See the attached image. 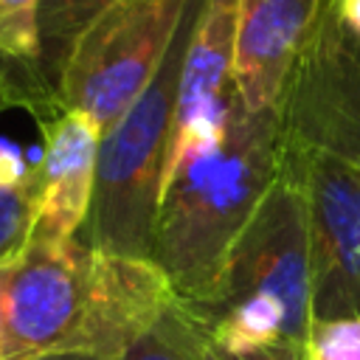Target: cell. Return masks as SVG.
Wrapping results in <instances>:
<instances>
[{"label":"cell","instance_id":"1","mask_svg":"<svg viewBox=\"0 0 360 360\" xmlns=\"http://www.w3.org/2000/svg\"><path fill=\"white\" fill-rule=\"evenodd\" d=\"M174 304V287L149 256L96 250L79 236H31L0 267V352L3 360L115 357Z\"/></svg>","mask_w":360,"mask_h":360},{"label":"cell","instance_id":"2","mask_svg":"<svg viewBox=\"0 0 360 360\" xmlns=\"http://www.w3.org/2000/svg\"><path fill=\"white\" fill-rule=\"evenodd\" d=\"M281 163L278 112H248L239 101L222 138L166 172L149 259L191 312L217 301L228 253Z\"/></svg>","mask_w":360,"mask_h":360},{"label":"cell","instance_id":"3","mask_svg":"<svg viewBox=\"0 0 360 360\" xmlns=\"http://www.w3.org/2000/svg\"><path fill=\"white\" fill-rule=\"evenodd\" d=\"M191 22L194 17L186 14L155 79L101 135L93 205L79 233V239L96 250L149 256Z\"/></svg>","mask_w":360,"mask_h":360},{"label":"cell","instance_id":"4","mask_svg":"<svg viewBox=\"0 0 360 360\" xmlns=\"http://www.w3.org/2000/svg\"><path fill=\"white\" fill-rule=\"evenodd\" d=\"M186 14L188 0H118L104 8L56 70L59 104L87 112L104 135L155 79Z\"/></svg>","mask_w":360,"mask_h":360},{"label":"cell","instance_id":"5","mask_svg":"<svg viewBox=\"0 0 360 360\" xmlns=\"http://www.w3.org/2000/svg\"><path fill=\"white\" fill-rule=\"evenodd\" d=\"M245 301H262L278 309L287 321L290 343L307 346L309 329L315 323L309 233L304 194L287 149L278 177L228 253L217 301L194 315L208 323L217 312Z\"/></svg>","mask_w":360,"mask_h":360},{"label":"cell","instance_id":"6","mask_svg":"<svg viewBox=\"0 0 360 360\" xmlns=\"http://www.w3.org/2000/svg\"><path fill=\"white\" fill-rule=\"evenodd\" d=\"M276 112L290 146L360 163V39L338 22L329 3H323Z\"/></svg>","mask_w":360,"mask_h":360},{"label":"cell","instance_id":"7","mask_svg":"<svg viewBox=\"0 0 360 360\" xmlns=\"http://www.w3.org/2000/svg\"><path fill=\"white\" fill-rule=\"evenodd\" d=\"M309 233L312 318L360 315V163L284 141Z\"/></svg>","mask_w":360,"mask_h":360},{"label":"cell","instance_id":"8","mask_svg":"<svg viewBox=\"0 0 360 360\" xmlns=\"http://www.w3.org/2000/svg\"><path fill=\"white\" fill-rule=\"evenodd\" d=\"M42 152L37 160V219L39 239H76L90 217L101 127L82 110L56 104L37 118Z\"/></svg>","mask_w":360,"mask_h":360},{"label":"cell","instance_id":"9","mask_svg":"<svg viewBox=\"0 0 360 360\" xmlns=\"http://www.w3.org/2000/svg\"><path fill=\"white\" fill-rule=\"evenodd\" d=\"M326 0H236L233 87L248 112L278 107Z\"/></svg>","mask_w":360,"mask_h":360},{"label":"cell","instance_id":"10","mask_svg":"<svg viewBox=\"0 0 360 360\" xmlns=\"http://www.w3.org/2000/svg\"><path fill=\"white\" fill-rule=\"evenodd\" d=\"M236 0H202L191 22V37L180 65L177 110L172 135L225 115L236 96L233 87Z\"/></svg>","mask_w":360,"mask_h":360},{"label":"cell","instance_id":"11","mask_svg":"<svg viewBox=\"0 0 360 360\" xmlns=\"http://www.w3.org/2000/svg\"><path fill=\"white\" fill-rule=\"evenodd\" d=\"M208 329L205 323L186 307L174 304L135 346L115 357H96V354H59L48 360H202L208 349Z\"/></svg>","mask_w":360,"mask_h":360},{"label":"cell","instance_id":"12","mask_svg":"<svg viewBox=\"0 0 360 360\" xmlns=\"http://www.w3.org/2000/svg\"><path fill=\"white\" fill-rule=\"evenodd\" d=\"M112 3L118 0H42L39 6L42 70L51 79V84L76 37Z\"/></svg>","mask_w":360,"mask_h":360},{"label":"cell","instance_id":"13","mask_svg":"<svg viewBox=\"0 0 360 360\" xmlns=\"http://www.w3.org/2000/svg\"><path fill=\"white\" fill-rule=\"evenodd\" d=\"M39 6L42 0H0V56L37 70H42Z\"/></svg>","mask_w":360,"mask_h":360},{"label":"cell","instance_id":"14","mask_svg":"<svg viewBox=\"0 0 360 360\" xmlns=\"http://www.w3.org/2000/svg\"><path fill=\"white\" fill-rule=\"evenodd\" d=\"M37 174L25 183H0V267L17 259L34 236Z\"/></svg>","mask_w":360,"mask_h":360},{"label":"cell","instance_id":"15","mask_svg":"<svg viewBox=\"0 0 360 360\" xmlns=\"http://www.w3.org/2000/svg\"><path fill=\"white\" fill-rule=\"evenodd\" d=\"M56 104V87L42 70L0 56V112L8 107H25L34 118H39Z\"/></svg>","mask_w":360,"mask_h":360},{"label":"cell","instance_id":"16","mask_svg":"<svg viewBox=\"0 0 360 360\" xmlns=\"http://www.w3.org/2000/svg\"><path fill=\"white\" fill-rule=\"evenodd\" d=\"M307 360H360V315L315 321L307 338Z\"/></svg>","mask_w":360,"mask_h":360},{"label":"cell","instance_id":"17","mask_svg":"<svg viewBox=\"0 0 360 360\" xmlns=\"http://www.w3.org/2000/svg\"><path fill=\"white\" fill-rule=\"evenodd\" d=\"M214 349V346H211ZM214 354L219 360H307V346H295V343H273V346H259L250 352H239V354H225L217 352Z\"/></svg>","mask_w":360,"mask_h":360},{"label":"cell","instance_id":"18","mask_svg":"<svg viewBox=\"0 0 360 360\" xmlns=\"http://www.w3.org/2000/svg\"><path fill=\"white\" fill-rule=\"evenodd\" d=\"M338 22L360 39V0H326Z\"/></svg>","mask_w":360,"mask_h":360},{"label":"cell","instance_id":"19","mask_svg":"<svg viewBox=\"0 0 360 360\" xmlns=\"http://www.w3.org/2000/svg\"><path fill=\"white\" fill-rule=\"evenodd\" d=\"M202 360H219V357L214 354V349H211V343H208V349H205V354H202Z\"/></svg>","mask_w":360,"mask_h":360},{"label":"cell","instance_id":"20","mask_svg":"<svg viewBox=\"0 0 360 360\" xmlns=\"http://www.w3.org/2000/svg\"><path fill=\"white\" fill-rule=\"evenodd\" d=\"M0 360H3V352H0Z\"/></svg>","mask_w":360,"mask_h":360}]
</instances>
